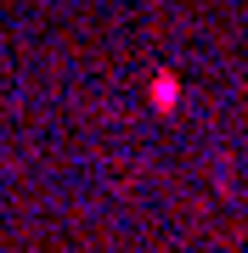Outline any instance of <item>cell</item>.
I'll list each match as a JSON object with an SVG mask.
<instances>
[{
  "mask_svg": "<svg viewBox=\"0 0 248 253\" xmlns=\"http://www.w3.org/2000/svg\"><path fill=\"white\" fill-rule=\"evenodd\" d=\"M152 101H158V107H169V101H175V79H158V84H152Z\"/></svg>",
  "mask_w": 248,
  "mask_h": 253,
  "instance_id": "1",
  "label": "cell"
}]
</instances>
